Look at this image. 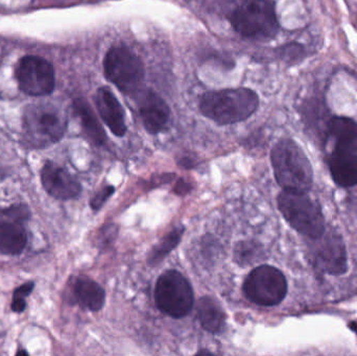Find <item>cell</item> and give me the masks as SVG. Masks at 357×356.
<instances>
[{
    "label": "cell",
    "mask_w": 357,
    "mask_h": 356,
    "mask_svg": "<svg viewBox=\"0 0 357 356\" xmlns=\"http://www.w3.org/2000/svg\"><path fill=\"white\" fill-rule=\"evenodd\" d=\"M331 152L328 165L337 185L351 187L357 184V123L348 117H333L327 127Z\"/></svg>",
    "instance_id": "1"
},
{
    "label": "cell",
    "mask_w": 357,
    "mask_h": 356,
    "mask_svg": "<svg viewBox=\"0 0 357 356\" xmlns=\"http://www.w3.org/2000/svg\"><path fill=\"white\" fill-rule=\"evenodd\" d=\"M258 107L259 98L249 88L207 92L199 100L202 114L220 125L245 121L256 112Z\"/></svg>",
    "instance_id": "2"
},
{
    "label": "cell",
    "mask_w": 357,
    "mask_h": 356,
    "mask_svg": "<svg viewBox=\"0 0 357 356\" xmlns=\"http://www.w3.org/2000/svg\"><path fill=\"white\" fill-rule=\"evenodd\" d=\"M271 160L275 178L283 189L307 194L314 181V171L310 159L294 140L277 142Z\"/></svg>",
    "instance_id": "3"
},
{
    "label": "cell",
    "mask_w": 357,
    "mask_h": 356,
    "mask_svg": "<svg viewBox=\"0 0 357 356\" xmlns=\"http://www.w3.org/2000/svg\"><path fill=\"white\" fill-rule=\"evenodd\" d=\"M230 22L235 31L250 39H273L279 31L273 0H243L231 14Z\"/></svg>",
    "instance_id": "4"
},
{
    "label": "cell",
    "mask_w": 357,
    "mask_h": 356,
    "mask_svg": "<svg viewBox=\"0 0 357 356\" xmlns=\"http://www.w3.org/2000/svg\"><path fill=\"white\" fill-rule=\"evenodd\" d=\"M23 129L29 146L44 148L62 139L67 129V118L52 105H31L23 116Z\"/></svg>",
    "instance_id": "5"
},
{
    "label": "cell",
    "mask_w": 357,
    "mask_h": 356,
    "mask_svg": "<svg viewBox=\"0 0 357 356\" xmlns=\"http://www.w3.org/2000/svg\"><path fill=\"white\" fill-rule=\"evenodd\" d=\"M278 208L287 223L302 235L312 240L324 235L322 211L306 192L283 190L278 196Z\"/></svg>",
    "instance_id": "6"
},
{
    "label": "cell",
    "mask_w": 357,
    "mask_h": 356,
    "mask_svg": "<svg viewBox=\"0 0 357 356\" xmlns=\"http://www.w3.org/2000/svg\"><path fill=\"white\" fill-rule=\"evenodd\" d=\"M105 77L123 93L139 91L144 79V66L139 58L126 46H115L104 60Z\"/></svg>",
    "instance_id": "7"
},
{
    "label": "cell",
    "mask_w": 357,
    "mask_h": 356,
    "mask_svg": "<svg viewBox=\"0 0 357 356\" xmlns=\"http://www.w3.org/2000/svg\"><path fill=\"white\" fill-rule=\"evenodd\" d=\"M155 301L162 313L175 319L190 313L195 303L193 291L188 280L176 270L163 273L155 288Z\"/></svg>",
    "instance_id": "8"
},
{
    "label": "cell",
    "mask_w": 357,
    "mask_h": 356,
    "mask_svg": "<svg viewBox=\"0 0 357 356\" xmlns=\"http://www.w3.org/2000/svg\"><path fill=\"white\" fill-rule=\"evenodd\" d=\"M248 300L261 307H275L287 296V282L282 272L270 265H260L248 275L243 284Z\"/></svg>",
    "instance_id": "9"
},
{
    "label": "cell",
    "mask_w": 357,
    "mask_h": 356,
    "mask_svg": "<svg viewBox=\"0 0 357 356\" xmlns=\"http://www.w3.org/2000/svg\"><path fill=\"white\" fill-rule=\"evenodd\" d=\"M31 217L26 205L17 204L0 210V254L17 256L26 248L25 224Z\"/></svg>",
    "instance_id": "10"
},
{
    "label": "cell",
    "mask_w": 357,
    "mask_h": 356,
    "mask_svg": "<svg viewBox=\"0 0 357 356\" xmlns=\"http://www.w3.org/2000/svg\"><path fill=\"white\" fill-rule=\"evenodd\" d=\"M19 87L24 93L33 96H43L54 89V70L45 59L37 56H26L21 59L16 69Z\"/></svg>",
    "instance_id": "11"
},
{
    "label": "cell",
    "mask_w": 357,
    "mask_h": 356,
    "mask_svg": "<svg viewBox=\"0 0 357 356\" xmlns=\"http://www.w3.org/2000/svg\"><path fill=\"white\" fill-rule=\"evenodd\" d=\"M41 183L45 192L56 200H73L81 194L82 186L70 173L47 161L42 167Z\"/></svg>",
    "instance_id": "12"
},
{
    "label": "cell",
    "mask_w": 357,
    "mask_h": 356,
    "mask_svg": "<svg viewBox=\"0 0 357 356\" xmlns=\"http://www.w3.org/2000/svg\"><path fill=\"white\" fill-rule=\"evenodd\" d=\"M139 114L146 131L158 134L167 127L171 110L165 100L153 90L142 93L139 102Z\"/></svg>",
    "instance_id": "13"
},
{
    "label": "cell",
    "mask_w": 357,
    "mask_h": 356,
    "mask_svg": "<svg viewBox=\"0 0 357 356\" xmlns=\"http://www.w3.org/2000/svg\"><path fill=\"white\" fill-rule=\"evenodd\" d=\"M317 267L331 275H341L347 271V255L341 238L333 235L327 238L314 253Z\"/></svg>",
    "instance_id": "14"
},
{
    "label": "cell",
    "mask_w": 357,
    "mask_h": 356,
    "mask_svg": "<svg viewBox=\"0 0 357 356\" xmlns=\"http://www.w3.org/2000/svg\"><path fill=\"white\" fill-rule=\"evenodd\" d=\"M96 105L98 113L109 129L117 137L127 133L126 115L121 102L108 88H100L96 94Z\"/></svg>",
    "instance_id": "15"
},
{
    "label": "cell",
    "mask_w": 357,
    "mask_h": 356,
    "mask_svg": "<svg viewBox=\"0 0 357 356\" xmlns=\"http://www.w3.org/2000/svg\"><path fill=\"white\" fill-rule=\"evenodd\" d=\"M73 299L75 304L90 311H98L105 304L104 288L85 276H79L73 282Z\"/></svg>",
    "instance_id": "16"
},
{
    "label": "cell",
    "mask_w": 357,
    "mask_h": 356,
    "mask_svg": "<svg viewBox=\"0 0 357 356\" xmlns=\"http://www.w3.org/2000/svg\"><path fill=\"white\" fill-rule=\"evenodd\" d=\"M197 317L202 327L211 334H220L226 325V316L220 305L210 297H203L197 303Z\"/></svg>",
    "instance_id": "17"
},
{
    "label": "cell",
    "mask_w": 357,
    "mask_h": 356,
    "mask_svg": "<svg viewBox=\"0 0 357 356\" xmlns=\"http://www.w3.org/2000/svg\"><path fill=\"white\" fill-rule=\"evenodd\" d=\"M73 108L77 116L79 117L82 127L88 139L94 146H104L107 142L106 133L89 104L83 98H77L73 102Z\"/></svg>",
    "instance_id": "18"
},
{
    "label": "cell",
    "mask_w": 357,
    "mask_h": 356,
    "mask_svg": "<svg viewBox=\"0 0 357 356\" xmlns=\"http://www.w3.org/2000/svg\"><path fill=\"white\" fill-rule=\"evenodd\" d=\"M183 233H184V228L177 227L169 232L156 247H154L152 252L149 256L148 263L151 265H158L181 242Z\"/></svg>",
    "instance_id": "19"
},
{
    "label": "cell",
    "mask_w": 357,
    "mask_h": 356,
    "mask_svg": "<svg viewBox=\"0 0 357 356\" xmlns=\"http://www.w3.org/2000/svg\"><path fill=\"white\" fill-rule=\"evenodd\" d=\"M260 255V248L253 242H241L236 245L234 258L241 265H250L255 263Z\"/></svg>",
    "instance_id": "20"
},
{
    "label": "cell",
    "mask_w": 357,
    "mask_h": 356,
    "mask_svg": "<svg viewBox=\"0 0 357 356\" xmlns=\"http://www.w3.org/2000/svg\"><path fill=\"white\" fill-rule=\"evenodd\" d=\"M33 286H35L33 282H27L15 290L12 301V311L14 313L21 314L25 311L26 309L25 299L33 292Z\"/></svg>",
    "instance_id": "21"
},
{
    "label": "cell",
    "mask_w": 357,
    "mask_h": 356,
    "mask_svg": "<svg viewBox=\"0 0 357 356\" xmlns=\"http://www.w3.org/2000/svg\"><path fill=\"white\" fill-rule=\"evenodd\" d=\"M278 52L281 58L289 63L299 62L305 54V49H304L303 46L301 44L296 43V42L282 46Z\"/></svg>",
    "instance_id": "22"
},
{
    "label": "cell",
    "mask_w": 357,
    "mask_h": 356,
    "mask_svg": "<svg viewBox=\"0 0 357 356\" xmlns=\"http://www.w3.org/2000/svg\"><path fill=\"white\" fill-rule=\"evenodd\" d=\"M114 194V187L113 186H106V187L102 188L96 196L92 198L90 205L93 210L98 211L102 208V205L107 202L109 198Z\"/></svg>",
    "instance_id": "23"
},
{
    "label": "cell",
    "mask_w": 357,
    "mask_h": 356,
    "mask_svg": "<svg viewBox=\"0 0 357 356\" xmlns=\"http://www.w3.org/2000/svg\"><path fill=\"white\" fill-rule=\"evenodd\" d=\"M117 234V228L113 224L105 226L104 230L100 232V244L102 246H107V245L112 244V240H114L115 236Z\"/></svg>",
    "instance_id": "24"
},
{
    "label": "cell",
    "mask_w": 357,
    "mask_h": 356,
    "mask_svg": "<svg viewBox=\"0 0 357 356\" xmlns=\"http://www.w3.org/2000/svg\"><path fill=\"white\" fill-rule=\"evenodd\" d=\"M351 327H352V330H354V332H356L357 334V322H356V323L352 324Z\"/></svg>",
    "instance_id": "25"
}]
</instances>
